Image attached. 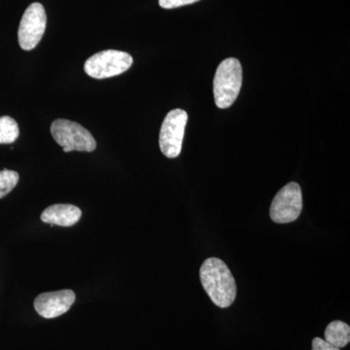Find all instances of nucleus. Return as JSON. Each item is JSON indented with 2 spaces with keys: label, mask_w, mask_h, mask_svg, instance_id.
<instances>
[{
  "label": "nucleus",
  "mask_w": 350,
  "mask_h": 350,
  "mask_svg": "<svg viewBox=\"0 0 350 350\" xmlns=\"http://www.w3.org/2000/svg\"><path fill=\"white\" fill-rule=\"evenodd\" d=\"M200 282L214 305L229 308L237 296V284L227 265L219 258H208L200 269Z\"/></svg>",
  "instance_id": "1"
},
{
  "label": "nucleus",
  "mask_w": 350,
  "mask_h": 350,
  "mask_svg": "<svg viewBox=\"0 0 350 350\" xmlns=\"http://www.w3.org/2000/svg\"><path fill=\"white\" fill-rule=\"evenodd\" d=\"M243 85V68L239 59H226L219 64L213 80V94L216 105L221 109L232 107Z\"/></svg>",
  "instance_id": "2"
},
{
  "label": "nucleus",
  "mask_w": 350,
  "mask_h": 350,
  "mask_svg": "<svg viewBox=\"0 0 350 350\" xmlns=\"http://www.w3.org/2000/svg\"><path fill=\"white\" fill-rule=\"evenodd\" d=\"M51 133L55 142L63 147L64 153L96 150V142L92 133L75 122L57 119L51 125Z\"/></svg>",
  "instance_id": "3"
},
{
  "label": "nucleus",
  "mask_w": 350,
  "mask_h": 350,
  "mask_svg": "<svg viewBox=\"0 0 350 350\" xmlns=\"http://www.w3.org/2000/svg\"><path fill=\"white\" fill-rule=\"evenodd\" d=\"M130 54L122 51L107 50L96 53L85 63V72L96 79H105L126 72L133 66Z\"/></svg>",
  "instance_id": "4"
},
{
  "label": "nucleus",
  "mask_w": 350,
  "mask_h": 350,
  "mask_svg": "<svg viewBox=\"0 0 350 350\" xmlns=\"http://www.w3.org/2000/svg\"><path fill=\"white\" fill-rule=\"evenodd\" d=\"M301 211L303 195L300 185L296 182H290L273 198L269 216L278 224H288L296 221Z\"/></svg>",
  "instance_id": "5"
},
{
  "label": "nucleus",
  "mask_w": 350,
  "mask_h": 350,
  "mask_svg": "<svg viewBox=\"0 0 350 350\" xmlns=\"http://www.w3.org/2000/svg\"><path fill=\"white\" fill-rule=\"evenodd\" d=\"M188 114L185 110L174 109L167 113L161 126L159 144L161 151L167 158L180 155Z\"/></svg>",
  "instance_id": "6"
},
{
  "label": "nucleus",
  "mask_w": 350,
  "mask_h": 350,
  "mask_svg": "<svg viewBox=\"0 0 350 350\" xmlns=\"http://www.w3.org/2000/svg\"><path fill=\"white\" fill-rule=\"evenodd\" d=\"M46 25L47 17L42 4L36 2L27 7L18 31L21 48L25 51L34 49L43 38Z\"/></svg>",
  "instance_id": "7"
},
{
  "label": "nucleus",
  "mask_w": 350,
  "mask_h": 350,
  "mask_svg": "<svg viewBox=\"0 0 350 350\" xmlns=\"http://www.w3.org/2000/svg\"><path fill=\"white\" fill-rule=\"evenodd\" d=\"M75 293L72 290L48 292L38 296L34 301V308L44 319H56L68 312L75 304Z\"/></svg>",
  "instance_id": "8"
},
{
  "label": "nucleus",
  "mask_w": 350,
  "mask_h": 350,
  "mask_svg": "<svg viewBox=\"0 0 350 350\" xmlns=\"http://www.w3.org/2000/svg\"><path fill=\"white\" fill-rule=\"evenodd\" d=\"M82 211L72 204H54L47 207L41 214V220L50 225L71 227L80 220Z\"/></svg>",
  "instance_id": "9"
},
{
  "label": "nucleus",
  "mask_w": 350,
  "mask_h": 350,
  "mask_svg": "<svg viewBox=\"0 0 350 350\" xmlns=\"http://www.w3.org/2000/svg\"><path fill=\"white\" fill-rule=\"evenodd\" d=\"M325 340L338 349L347 347L350 342V327L340 320L331 322L325 330Z\"/></svg>",
  "instance_id": "10"
},
{
  "label": "nucleus",
  "mask_w": 350,
  "mask_h": 350,
  "mask_svg": "<svg viewBox=\"0 0 350 350\" xmlns=\"http://www.w3.org/2000/svg\"><path fill=\"white\" fill-rule=\"evenodd\" d=\"M17 122L9 116L0 117V144H10L19 137Z\"/></svg>",
  "instance_id": "11"
},
{
  "label": "nucleus",
  "mask_w": 350,
  "mask_h": 350,
  "mask_svg": "<svg viewBox=\"0 0 350 350\" xmlns=\"http://www.w3.org/2000/svg\"><path fill=\"white\" fill-rule=\"evenodd\" d=\"M20 176L14 170H4L0 172V199L6 197L17 186Z\"/></svg>",
  "instance_id": "12"
},
{
  "label": "nucleus",
  "mask_w": 350,
  "mask_h": 350,
  "mask_svg": "<svg viewBox=\"0 0 350 350\" xmlns=\"http://www.w3.org/2000/svg\"><path fill=\"white\" fill-rule=\"evenodd\" d=\"M200 0H159V4L163 9H174L178 7L189 5Z\"/></svg>",
  "instance_id": "13"
},
{
  "label": "nucleus",
  "mask_w": 350,
  "mask_h": 350,
  "mask_svg": "<svg viewBox=\"0 0 350 350\" xmlns=\"http://www.w3.org/2000/svg\"><path fill=\"white\" fill-rule=\"evenodd\" d=\"M312 350H340L327 342L321 338H314L312 340Z\"/></svg>",
  "instance_id": "14"
}]
</instances>
